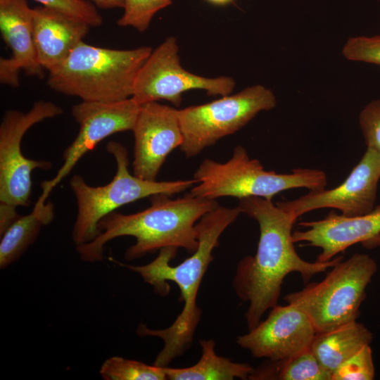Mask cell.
Returning a JSON list of instances; mask_svg holds the SVG:
<instances>
[{
	"label": "cell",
	"instance_id": "obj_1",
	"mask_svg": "<svg viewBox=\"0 0 380 380\" xmlns=\"http://www.w3.org/2000/svg\"><path fill=\"white\" fill-rule=\"evenodd\" d=\"M241 213L256 220L260 238L256 253L238 263L233 279L237 296L249 305L245 314L249 330L255 328L267 310L277 305L284 278L297 272L304 284L343 259L337 256L327 262H308L294 248L292 228L297 218L272 200L258 196L239 199Z\"/></svg>",
	"mask_w": 380,
	"mask_h": 380
},
{
	"label": "cell",
	"instance_id": "obj_2",
	"mask_svg": "<svg viewBox=\"0 0 380 380\" xmlns=\"http://www.w3.org/2000/svg\"><path fill=\"white\" fill-rule=\"evenodd\" d=\"M241 213L238 206L218 205L205 214L196 224L198 241L196 250L177 266L170 265L177 251L175 247L160 249L158 256L144 265L119 263L138 273L144 282L151 285L154 291L160 296L169 293V281L175 282L179 288V298L184 303V307L172 325L163 329H152L141 324L136 331L139 336H154L163 341L164 346L156 356L154 365L167 367L191 344L201 317V310L196 303L198 291L204 274L213 260V251L218 246L223 232Z\"/></svg>",
	"mask_w": 380,
	"mask_h": 380
},
{
	"label": "cell",
	"instance_id": "obj_3",
	"mask_svg": "<svg viewBox=\"0 0 380 380\" xmlns=\"http://www.w3.org/2000/svg\"><path fill=\"white\" fill-rule=\"evenodd\" d=\"M170 196H151V205L132 214L112 212L100 220V234L91 241L76 246L80 259L98 262L103 258L105 245L120 236L135 238L134 244L125 253L133 260L165 247L184 248L193 253L198 246L196 224L207 213L218 206L216 200L201 198L189 193L171 199Z\"/></svg>",
	"mask_w": 380,
	"mask_h": 380
},
{
	"label": "cell",
	"instance_id": "obj_4",
	"mask_svg": "<svg viewBox=\"0 0 380 380\" xmlns=\"http://www.w3.org/2000/svg\"><path fill=\"white\" fill-rule=\"evenodd\" d=\"M152 51L149 46L113 49L82 41L49 72L47 84L56 92L84 101L125 100L132 97L137 73Z\"/></svg>",
	"mask_w": 380,
	"mask_h": 380
},
{
	"label": "cell",
	"instance_id": "obj_5",
	"mask_svg": "<svg viewBox=\"0 0 380 380\" xmlns=\"http://www.w3.org/2000/svg\"><path fill=\"white\" fill-rule=\"evenodd\" d=\"M196 184L190 194L212 200L231 196L241 199L258 196L268 200L296 188L325 189L326 173L318 169L296 168L290 173L267 171L258 159H251L242 146H236L229 160L220 163L205 159L194 175Z\"/></svg>",
	"mask_w": 380,
	"mask_h": 380
},
{
	"label": "cell",
	"instance_id": "obj_6",
	"mask_svg": "<svg viewBox=\"0 0 380 380\" xmlns=\"http://www.w3.org/2000/svg\"><path fill=\"white\" fill-rule=\"evenodd\" d=\"M106 150L114 158L116 172L111 182L103 186H92L79 175L70 180L77 205V214L72 232V239L77 246L89 243L99 234L101 220L118 208L141 198L158 194L172 196L196 184L193 178L175 181H149L131 174L128 153L121 144L110 141Z\"/></svg>",
	"mask_w": 380,
	"mask_h": 380
},
{
	"label": "cell",
	"instance_id": "obj_7",
	"mask_svg": "<svg viewBox=\"0 0 380 380\" xmlns=\"http://www.w3.org/2000/svg\"><path fill=\"white\" fill-rule=\"evenodd\" d=\"M376 271L372 258L356 253L331 267L322 281L308 282L283 300L302 310L317 333L329 331L357 319L366 288Z\"/></svg>",
	"mask_w": 380,
	"mask_h": 380
},
{
	"label": "cell",
	"instance_id": "obj_8",
	"mask_svg": "<svg viewBox=\"0 0 380 380\" xmlns=\"http://www.w3.org/2000/svg\"><path fill=\"white\" fill-rule=\"evenodd\" d=\"M63 109L56 104L38 101L26 113L6 110L0 125V226L8 227L20 215L18 206L30 204L32 193V172L48 170L47 160L27 158L21 151V141L26 132L46 119L61 115Z\"/></svg>",
	"mask_w": 380,
	"mask_h": 380
},
{
	"label": "cell",
	"instance_id": "obj_9",
	"mask_svg": "<svg viewBox=\"0 0 380 380\" xmlns=\"http://www.w3.org/2000/svg\"><path fill=\"white\" fill-rule=\"evenodd\" d=\"M276 105L272 91L255 84L209 103L178 110L183 135L180 150L187 158L196 156L241 129L260 112L270 110Z\"/></svg>",
	"mask_w": 380,
	"mask_h": 380
},
{
	"label": "cell",
	"instance_id": "obj_10",
	"mask_svg": "<svg viewBox=\"0 0 380 380\" xmlns=\"http://www.w3.org/2000/svg\"><path fill=\"white\" fill-rule=\"evenodd\" d=\"M235 85L231 77H206L182 68L177 39L170 36L152 51L139 69L132 98L139 105L166 100L177 107L186 91L200 89L222 96L231 94Z\"/></svg>",
	"mask_w": 380,
	"mask_h": 380
},
{
	"label": "cell",
	"instance_id": "obj_11",
	"mask_svg": "<svg viewBox=\"0 0 380 380\" xmlns=\"http://www.w3.org/2000/svg\"><path fill=\"white\" fill-rule=\"evenodd\" d=\"M140 107L132 97L113 102L82 101L74 105L72 115L80 126L79 132L64 151L63 163L56 175L42 182V192L49 194L80 159L103 139L118 132L132 131Z\"/></svg>",
	"mask_w": 380,
	"mask_h": 380
},
{
	"label": "cell",
	"instance_id": "obj_12",
	"mask_svg": "<svg viewBox=\"0 0 380 380\" xmlns=\"http://www.w3.org/2000/svg\"><path fill=\"white\" fill-rule=\"evenodd\" d=\"M380 180V156L367 148L359 163L343 183L331 189L310 191L294 200L276 205L296 218L310 211L334 208L352 217L372 211L375 207Z\"/></svg>",
	"mask_w": 380,
	"mask_h": 380
},
{
	"label": "cell",
	"instance_id": "obj_13",
	"mask_svg": "<svg viewBox=\"0 0 380 380\" xmlns=\"http://www.w3.org/2000/svg\"><path fill=\"white\" fill-rule=\"evenodd\" d=\"M270 310L264 321L237 338L238 345L255 357L274 362L287 360L309 350L317 333L309 317L289 303Z\"/></svg>",
	"mask_w": 380,
	"mask_h": 380
},
{
	"label": "cell",
	"instance_id": "obj_14",
	"mask_svg": "<svg viewBox=\"0 0 380 380\" xmlns=\"http://www.w3.org/2000/svg\"><path fill=\"white\" fill-rule=\"evenodd\" d=\"M133 174L156 181L168 155L183 142L178 110L151 101L141 105L134 126Z\"/></svg>",
	"mask_w": 380,
	"mask_h": 380
},
{
	"label": "cell",
	"instance_id": "obj_15",
	"mask_svg": "<svg viewBox=\"0 0 380 380\" xmlns=\"http://www.w3.org/2000/svg\"><path fill=\"white\" fill-rule=\"evenodd\" d=\"M303 230L292 233L294 243L321 249L317 262H327L351 246L380 245V203L368 213L352 217L330 212L323 219L302 222Z\"/></svg>",
	"mask_w": 380,
	"mask_h": 380
},
{
	"label": "cell",
	"instance_id": "obj_16",
	"mask_svg": "<svg viewBox=\"0 0 380 380\" xmlns=\"http://www.w3.org/2000/svg\"><path fill=\"white\" fill-rule=\"evenodd\" d=\"M0 30L11 49L9 58L0 59V82L19 86V72L43 78L44 69L38 61L33 35L32 8L27 0H0Z\"/></svg>",
	"mask_w": 380,
	"mask_h": 380
},
{
	"label": "cell",
	"instance_id": "obj_17",
	"mask_svg": "<svg viewBox=\"0 0 380 380\" xmlns=\"http://www.w3.org/2000/svg\"><path fill=\"white\" fill-rule=\"evenodd\" d=\"M32 13L37 59L50 72L83 41L91 26L80 18L44 6L32 8Z\"/></svg>",
	"mask_w": 380,
	"mask_h": 380
},
{
	"label": "cell",
	"instance_id": "obj_18",
	"mask_svg": "<svg viewBox=\"0 0 380 380\" xmlns=\"http://www.w3.org/2000/svg\"><path fill=\"white\" fill-rule=\"evenodd\" d=\"M372 333L356 320L333 330L316 333L310 350L330 373L367 345H370Z\"/></svg>",
	"mask_w": 380,
	"mask_h": 380
},
{
	"label": "cell",
	"instance_id": "obj_19",
	"mask_svg": "<svg viewBox=\"0 0 380 380\" xmlns=\"http://www.w3.org/2000/svg\"><path fill=\"white\" fill-rule=\"evenodd\" d=\"M49 195L42 193L32 212L20 216L1 236L0 268L9 266L25 253L37 239L43 226L54 217V206L46 203Z\"/></svg>",
	"mask_w": 380,
	"mask_h": 380
},
{
	"label": "cell",
	"instance_id": "obj_20",
	"mask_svg": "<svg viewBox=\"0 0 380 380\" xmlns=\"http://www.w3.org/2000/svg\"><path fill=\"white\" fill-rule=\"evenodd\" d=\"M201 357L193 366L185 368L164 367L167 379L170 380H232L249 379L254 368L216 355L212 339L199 341Z\"/></svg>",
	"mask_w": 380,
	"mask_h": 380
},
{
	"label": "cell",
	"instance_id": "obj_21",
	"mask_svg": "<svg viewBox=\"0 0 380 380\" xmlns=\"http://www.w3.org/2000/svg\"><path fill=\"white\" fill-rule=\"evenodd\" d=\"M332 374L309 350L284 361L270 362L255 369L249 379L331 380Z\"/></svg>",
	"mask_w": 380,
	"mask_h": 380
},
{
	"label": "cell",
	"instance_id": "obj_22",
	"mask_svg": "<svg viewBox=\"0 0 380 380\" xmlns=\"http://www.w3.org/2000/svg\"><path fill=\"white\" fill-rule=\"evenodd\" d=\"M99 373L105 380L167 379L164 367L148 365L119 356H113L105 360Z\"/></svg>",
	"mask_w": 380,
	"mask_h": 380
},
{
	"label": "cell",
	"instance_id": "obj_23",
	"mask_svg": "<svg viewBox=\"0 0 380 380\" xmlns=\"http://www.w3.org/2000/svg\"><path fill=\"white\" fill-rule=\"evenodd\" d=\"M172 3V0H124V13L117 24L144 32L149 27L153 17Z\"/></svg>",
	"mask_w": 380,
	"mask_h": 380
},
{
	"label": "cell",
	"instance_id": "obj_24",
	"mask_svg": "<svg viewBox=\"0 0 380 380\" xmlns=\"http://www.w3.org/2000/svg\"><path fill=\"white\" fill-rule=\"evenodd\" d=\"M374 375L372 348L367 345L337 367L331 380H372Z\"/></svg>",
	"mask_w": 380,
	"mask_h": 380
},
{
	"label": "cell",
	"instance_id": "obj_25",
	"mask_svg": "<svg viewBox=\"0 0 380 380\" xmlns=\"http://www.w3.org/2000/svg\"><path fill=\"white\" fill-rule=\"evenodd\" d=\"M342 54L349 61L380 65V35L349 37Z\"/></svg>",
	"mask_w": 380,
	"mask_h": 380
},
{
	"label": "cell",
	"instance_id": "obj_26",
	"mask_svg": "<svg viewBox=\"0 0 380 380\" xmlns=\"http://www.w3.org/2000/svg\"><path fill=\"white\" fill-rule=\"evenodd\" d=\"M44 6L54 8L80 18L91 27H99L103 18L94 4L85 0H34Z\"/></svg>",
	"mask_w": 380,
	"mask_h": 380
},
{
	"label": "cell",
	"instance_id": "obj_27",
	"mask_svg": "<svg viewBox=\"0 0 380 380\" xmlns=\"http://www.w3.org/2000/svg\"><path fill=\"white\" fill-rule=\"evenodd\" d=\"M359 125L367 148L380 156V99L370 101L362 108Z\"/></svg>",
	"mask_w": 380,
	"mask_h": 380
},
{
	"label": "cell",
	"instance_id": "obj_28",
	"mask_svg": "<svg viewBox=\"0 0 380 380\" xmlns=\"http://www.w3.org/2000/svg\"><path fill=\"white\" fill-rule=\"evenodd\" d=\"M96 6L101 9H112L124 7V0H90Z\"/></svg>",
	"mask_w": 380,
	"mask_h": 380
},
{
	"label": "cell",
	"instance_id": "obj_29",
	"mask_svg": "<svg viewBox=\"0 0 380 380\" xmlns=\"http://www.w3.org/2000/svg\"><path fill=\"white\" fill-rule=\"evenodd\" d=\"M210 4L216 5V6H225L229 4L232 3L234 0H205Z\"/></svg>",
	"mask_w": 380,
	"mask_h": 380
}]
</instances>
